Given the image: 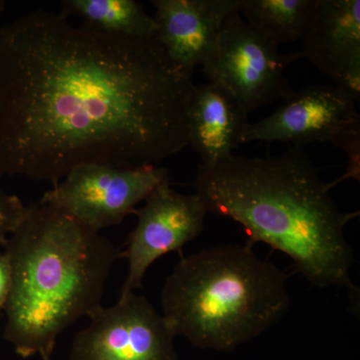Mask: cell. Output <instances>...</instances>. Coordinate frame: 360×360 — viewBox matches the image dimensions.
<instances>
[{"label":"cell","mask_w":360,"mask_h":360,"mask_svg":"<svg viewBox=\"0 0 360 360\" xmlns=\"http://www.w3.org/2000/svg\"><path fill=\"white\" fill-rule=\"evenodd\" d=\"M169 181L167 168L84 165L73 168L40 202L53 206L96 232L122 224L158 187Z\"/></svg>","instance_id":"6"},{"label":"cell","mask_w":360,"mask_h":360,"mask_svg":"<svg viewBox=\"0 0 360 360\" xmlns=\"http://www.w3.org/2000/svg\"><path fill=\"white\" fill-rule=\"evenodd\" d=\"M4 248L13 269L4 338L23 359H51L58 336L103 307L122 255L99 232L40 201L26 206Z\"/></svg>","instance_id":"3"},{"label":"cell","mask_w":360,"mask_h":360,"mask_svg":"<svg viewBox=\"0 0 360 360\" xmlns=\"http://www.w3.org/2000/svg\"><path fill=\"white\" fill-rule=\"evenodd\" d=\"M194 87L155 37L37 11L0 26V176L156 165L188 146Z\"/></svg>","instance_id":"1"},{"label":"cell","mask_w":360,"mask_h":360,"mask_svg":"<svg viewBox=\"0 0 360 360\" xmlns=\"http://www.w3.org/2000/svg\"><path fill=\"white\" fill-rule=\"evenodd\" d=\"M314 6V0H240L238 11L281 46L300 39Z\"/></svg>","instance_id":"14"},{"label":"cell","mask_w":360,"mask_h":360,"mask_svg":"<svg viewBox=\"0 0 360 360\" xmlns=\"http://www.w3.org/2000/svg\"><path fill=\"white\" fill-rule=\"evenodd\" d=\"M4 7H6V1L0 0V14H1L2 11H4Z\"/></svg>","instance_id":"18"},{"label":"cell","mask_w":360,"mask_h":360,"mask_svg":"<svg viewBox=\"0 0 360 360\" xmlns=\"http://www.w3.org/2000/svg\"><path fill=\"white\" fill-rule=\"evenodd\" d=\"M194 186L206 212L240 224L248 245L265 243L288 255L316 288L355 290L345 229L359 213L341 212L302 148L200 165Z\"/></svg>","instance_id":"2"},{"label":"cell","mask_w":360,"mask_h":360,"mask_svg":"<svg viewBox=\"0 0 360 360\" xmlns=\"http://www.w3.org/2000/svg\"><path fill=\"white\" fill-rule=\"evenodd\" d=\"M46 360H51V359H46Z\"/></svg>","instance_id":"19"},{"label":"cell","mask_w":360,"mask_h":360,"mask_svg":"<svg viewBox=\"0 0 360 360\" xmlns=\"http://www.w3.org/2000/svg\"><path fill=\"white\" fill-rule=\"evenodd\" d=\"M248 124V113L222 85L194 84L187 110V139L201 165L210 167L233 155L243 143Z\"/></svg>","instance_id":"12"},{"label":"cell","mask_w":360,"mask_h":360,"mask_svg":"<svg viewBox=\"0 0 360 360\" xmlns=\"http://www.w3.org/2000/svg\"><path fill=\"white\" fill-rule=\"evenodd\" d=\"M300 41V58L307 59L336 86L359 101V0H314Z\"/></svg>","instance_id":"10"},{"label":"cell","mask_w":360,"mask_h":360,"mask_svg":"<svg viewBox=\"0 0 360 360\" xmlns=\"http://www.w3.org/2000/svg\"><path fill=\"white\" fill-rule=\"evenodd\" d=\"M13 283L11 260L6 252H0V311L6 309Z\"/></svg>","instance_id":"17"},{"label":"cell","mask_w":360,"mask_h":360,"mask_svg":"<svg viewBox=\"0 0 360 360\" xmlns=\"http://www.w3.org/2000/svg\"><path fill=\"white\" fill-rule=\"evenodd\" d=\"M331 143L345 151L348 158V165L345 174L336 180L333 184H328L329 188H333L335 184L343 180L354 179L360 180V120L350 123L345 129H341L338 134L331 139Z\"/></svg>","instance_id":"15"},{"label":"cell","mask_w":360,"mask_h":360,"mask_svg":"<svg viewBox=\"0 0 360 360\" xmlns=\"http://www.w3.org/2000/svg\"><path fill=\"white\" fill-rule=\"evenodd\" d=\"M155 39L168 58L187 75L202 66L217 44L225 21L240 0H153Z\"/></svg>","instance_id":"11"},{"label":"cell","mask_w":360,"mask_h":360,"mask_svg":"<svg viewBox=\"0 0 360 360\" xmlns=\"http://www.w3.org/2000/svg\"><path fill=\"white\" fill-rule=\"evenodd\" d=\"M77 16L84 25L108 34L134 39L155 37V18L134 0H65L60 13Z\"/></svg>","instance_id":"13"},{"label":"cell","mask_w":360,"mask_h":360,"mask_svg":"<svg viewBox=\"0 0 360 360\" xmlns=\"http://www.w3.org/2000/svg\"><path fill=\"white\" fill-rule=\"evenodd\" d=\"M89 319L73 340L71 360H179L174 333L144 296H120Z\"/></svg>","instance_id":"7"},{"label":"cell","mask_w":360,"mask_h":360,"mask_svg":"<svg viewBox=\"0 0 360 360\" xmlns=\"http://www.w3.org/2000/svg\"><path fill=\"white\" fill-rule=\"evenodd\" d=\"M134 213L136 226L130 232L122 255L127 259L129 271L120 296L141 288L146 271L158 258L198 238L207 214L198 194L176 193L169 181L149 194Z\"/></svg>","instance_id":"8"},{"label":"cell","mask_w":360,"mask_h":360,"mask_svg":"<svg viewBox=\"0 0 360 360\" xmlns=\"http://www.w3.org/2000/svg\"><path fill=\"white\" fill-rule=\"evenodd\" d=\"M290 305L285 274L248 243L182 257L161 292V314L174 335L220 352L262 335Z\"/></svg>","instance_id":"4"},{"label":"cell","mask_w":360,"mask_h":360,"mask_svg":"<svg viewBox=\"0 0 360 360\" xmlns=\"http://www.w3.org/2000/svg\"><path fill=\"white\" fill-rule=\"evenodd\" d=\"M274 40L232 13L224 26L203 73L229 90L246 113L285 101L293 94L286 66L302 59L298 51L283 54Z\"/></svg>","instance_id":"5"},{"label":"cell","mask_w":360,"mask_h":360,"mask_svg":"<svg viewBox=\"0 0 360 360\" xmlns=\"http://www.w3.org/2000/svg\"><path fill=\"white\" fill-rule=\"evenodd\" d=\"M25 208L18 196L7 193L0 186V245H6L9 236L22 219Z\"/></svg>","instance_id":"16"},{"label":"cell","mask_w":360,"mask_h":360,"mask_svg":"<svg viewBox=\"0 0 360 360\" xmlns=\"http://www.w3.org/2000/svg\"><path fill=\"white\" fill-rule=\"evenodd\" d=\"M359 120L356 101L345 90L335 84L310 85L293 91L276 112L250 123L243 143L283 142L302 148L312 142H330Z\"/></svg>","instance_id":"9"}]
</instances>
